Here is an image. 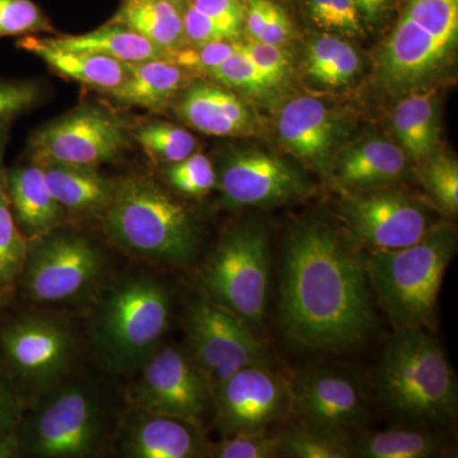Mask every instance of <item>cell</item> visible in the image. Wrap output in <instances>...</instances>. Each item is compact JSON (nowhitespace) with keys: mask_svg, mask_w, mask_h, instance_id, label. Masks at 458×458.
I'll return each mask as SVG.
<instances>
[{"mask_svg":"<svg viewBox=\"0 0 458 458\" xmlns=\"http://www.w3.org/2000/svg\"><path fill=\"white\" fill-rule=\"evenodd\" d=\"M176 113L195 131L213 137H236L252 128L245 102L227 87L195 82L183 90Z\"/></svg>","mask_w":458,"mask_h":458,"instance_id":"cell-20","label":"cell"},{"mask_svg":"<svg viewBox=\"0 0 458 458\" xmlns=\"http://www.w3.org/2000/svg\"><path fill=\"white\" fill-rule=\"evenodd\" d=\"M131 390L135 410L188 421L201 428L213 403L209 385L194 361L174 346H159Z\"/></svg>","mask_w":458,"mask_h":458,"instance_id":"cell-12","label":"cell"},{"mask_svg":"<svg viewBox=\"0 0 458 458\" xmlns=\"http://www.w3.org/2000/svg\"><path fill=\"white\" fill-rule=\"evenodd\" d=\"M171 2L176 3V4H179L181 7H182V5H186V3H188L189 0H171Z\"/></svg>","mask_w":458,"mask_h":458,"instance_id":"cell-50","label":"cell"},{"mask_svg":"<svg viewBox=\"0 0 458 458\" xmlns=\"http://www.w3.org/2000/svg\"><path fill=\"white\" fill-rule=\"evenodd\" d=\"M5 191L18 228L27 240L45 236L64 221V208L54 198L41 165H18L5 171Z\"/></svg>","mask_w":458,"mask_h":458,"instance_id":"cell-21","label":"cell"},{"mask_svg":"<svg viewBox=\"0 0 458 458\" xmlns=\"http://www.w3.org/2000/svg\"><path fill=\"white\" fill-rule=\"evenodd\" d=\"M209 75L227 89H238L251 95H258L270 89L259 72L258 66L246 53L243 45H241L240 49L233 55L229 56Z\"/></svg>","mask_w":458,"mask_h":458,"instance_id":"cell-41","label":"cell"},{"mask_svg":"<svg viewBox=\"0 0 458 458\" xmlns=\"http://www.w3.org/2000/svg\"><path fill=\"white\" fill-rule=\"evenodd\" d=\"M360 69V59L357 51L336 36H318L307 47V75L321 86H345Z\"/></svg>","mask_w":458,"mask_h":458,"instance_id":"cell-31","label":"cell"},{"mask_svg":"<svg viewBox=\"0 0 458 458\" xmlns=\"http://www.w3.org/2000/svg\"><path fill=\"white\" fill-rule=\"evenodd\" d=\"M291 410L303 427L351 439L366 427L369 405L360 384L331 367L300 370L289 384Z\"/></svg>","mask_w":458,"mask_h":458,"instance_id":"cell-14","label":"cell"},{"mask_svg":"<svg viewBox=\"0 0 458 458\" xmlns=\"http://www.w3.org/2000/svg\"><path fill=\"white\" fill-rule=\"evenodd\" d=\"M29 240L18 228L7 191L0 198V288H9L25 267Z\"/></svg>","mask_w":458,"mask_h":458,"instance_id":"cell-34","label":"cell"},{"mask_svg":"<svg viewBox=\"0 0 458 458\" xmlns=\"http://www.w3.org/2000/svg\"><path fill=\"white\" fill-rule=\"evenodd\" d=\"M207 456L216 458H273L280 456L278 436L267 430L227 434L218 443L208 445Z\"/></svg>","mask_w":458,"mask_h":458,"instance_id":"cell-39","label":"cell"},{"mask_svg":"<svg viewBox=\"0 0 458 458\" xmlns=\"http://www.w3.org/2000/svg\"><path fill=\"white\" fill-rule=\"evenodd\" d=\"M340 210L349 233L370 252L414 245L434 225L420 201L397 190L352 191L344 199Z\"/></svg>","mask_w":458,"mask_h":458,"instance_id":"cell-13","label":"cell"},{"mask_svg":"<svg viewBox=\"0 0 458 458\" xmlns=\"http://www.w3.org/2000/svg\"><path fill=\"white\" fill-rule=\"evenodd\" d=\"M458 0H405L378 54V75L391 90H417L445 71L456 49Z\"/></svg>","mask_w":458,"mask_h":458,"instance_id":"cell-6","label":"cell"},{"mask_svg":"<svg viewBox=\"0 0 458 458\" xmlns=\"http://www.w3.org/2000/svg\"><path fill=\"white\" fill-rule=\"evenodd\" d=\"M21 420V409L16 397L0 378V430L14 432Z\"/></svg>","mask_w":458,"mask_h":458,"instance_id":"cell-45","label":"cell"},{"mask_svg":"<svg viewBox=\"0 0 458 458\" xmlns=\"http://www.w3.org/2000/svg\"><path fill=\"white\" fill-rule=\"evenodd\" d=\"M292 23L284 9L267 0V12H265L264 23H262L260 36L258 41L264 44L283 47L292 38Z\"/></svg>","mask_w":458,"mask_h":458,"instance_id":"cell-44","label":"cell"},{"mask_svg":"<svg viewBox=\"0 0 458 458\" xmlns=\"http://www.w3.org/2000/svg\"><path fill=\"white\" fill-rule=\"evenodd\" d=\"M352 454L361 458H429L439 456L443 442L428 428H399L363 434L352 441Z\"/></svg>","mask_w":458,"mask_h":458,"instance_id":"cell-30","label":"cell"},{"mask_svg":"<svg viewBox=\"0 0 458 458\" xmlns=\"http://www.w3.org/2000/svg\"><path fill=\"white\" fill-rule=\"evenodd\" d=\"M366 256L349 231L321 218L295 225L285 240L279 325L297 348L343 352L376 325Z\"/></svg>","mask_w":458,"mask_h":458,"instance_id":"cell-1","label":"cell"},{"mask_svg":"<svg viewBox=\"0 0 458 458\" xmlns=\"http://www.w3.org/2000/svg\"><path fill=\"white\" fill-rule=\"evenodd\" d=\"M241 44L236 41H213L205 44L183 45L180 49L171 51L167 59L188 72L210 74L214 69L223 64L229 56L233 55Z\"/></svg>","mask_w":458,"mask_h":458,"instance_id":"cell-40","label":"cell"},{"mask_svg":"<svg viewBox=\"0 0 458 458\" xmlns=\"http://www.w3.org/2000/svg\"><path fill=\"white\" fill-rule=\"evenodd\" d=\"M385 408L415 427H442L457 415L456 377L445 352L426 328L397 330L376 369Z\"/></svg>","mask_w":458,"mask_h":458,"instance_id":"cell-2","label":"cell"},{"mask_svg":"<svg viewBox=\"0 0 458 458\" xmlns=\"http://www.w3.org/2000/svg\"><path fill=\"white\" fill-rule=\"evenodd\" d=\"M182 11L171 0H123L110 22L125 26L168 55L185 45Z\"/></svg>","mask_w":458,"mask_h":458,"instance_id":"cell-27","label":"cell"},{"mask_svg":"<svg viewBox=\"0 0 458 458\" xmlns=\"http://www.w3.org/2000/svg\"><path fill=\"white\" fill-rule=\"evenodd\" d=\"M129 146L128 126L107 108L82 105L42 126L29 143L31 164L98 168Z\"/></svg>","mask_w":458,"mask_h":458,"instance_id":"cell-10","label":"cell"},{"mask_svg":"<svg viewBox=\"0 0 458 458\" xmlns=\"http://www.w3.org/2000/svg\"><path fill=\"white\" fill-rule=\"evenodd\" d=\"M8 288H0V307L8 301Z\"/></svg>","mask_w":458,"mask_h":458,"instance_id":"cell-49","label":"cell"},{"mask_svg":"<svg viewBox=\"0 0 458 458\" xmlns=\"http://www.w3.org/2000/svg\"><path fill=\"white\" fill-rule=\"evenodd\" d=\"M212 394L216 428L223 436L267 430L291 410L289 384L270 367L237 370Z\"/></svg>","mask_w":458,"mask_h":458,"instance_id":"cell-16","label":"cell"},{"mask_svg":"<svg viewBox=\"0 0 458 458\" xmlns=\"http://www.w3.org/2000/svg\"><path fill=\"white\" fill-rule=\"evenodd\" d=\"M188 73L167 57L129 63L128 77L107 96L123 106L159 110L185 87Z\"/></svg>","mask_w":458,"mask_h":458,"instance_id":"cell-24","label":"cell"},{"mask_svg":"<svg viewBox=\"0 0 458 458\" xmlns=\"http://www.w3.org/2000/svg\"><path fill=\"white\" fill-rule=\"evenodd\" d=\"M47 38L63 49L87 51V53L114 57L123 63H140L167 57L164 50L157 47L147 38H141L125 26L113 22H108L107 25L83 35L56 36V38Z\"/></svg>","mask_w":458,"mask_h":458,"instance_id":"cell-28","label":"cell"},{"mask_svg":"<svg viewBox=\"0 0 458 458\" xmlns=\"http://www.w3.org/2000/svg\"><path fill=\"white\" fill-rule=\"evenodd\" d=\"M38 33H55V29L35 0H0V38Z\"/></svg>","mask_w":458,"mask_h":458,"instance_id":"cell-35","label":"cell"},{"mask_svg":"<svg viewBox=\"0 0 458 458\" xmlns=\"http://www.w3.org/2000/svg\"><path fill=\"white\" fill-rule=\"evenodd\" d=\"M102 218L116 245L148 260L182 267L198 254L200 240L191 213L147 176L116 181Z\"/></svg>","mask_w":458,"mask_h":458,"instance_id":"cell-4","label":"cell"},{"mask_svg":"<svg viewBox=\"0 0 458 458\" xmlns=\"http://www.w3.org/2000/svg\"><path fill=\"white\" fill-rule=\"evenodd\" d=\"M12 369L30 387L47 393L64 378L74 358V337L57 319L32 316L0 334Z\"/></svg>","mask_w":458,"mask_h":458,"instance_id":"cell-15","label":"cell"},{"mask_svg":"<svg viewBox=\"0 0 458 458\" xmlns=\"http://www.w3.org/2000/svg\"><path fill=\"white\" fill-rule=\"evenodd\" d=\"M101 271L102 256L87 238L53 231L29 241L21 278L33 302L64 303L87 293Z\"/></svg>","mask_w":458,"mask_h":458,"instance_id":"cell-11","label":"cell"},{"mask_svg":"<svg viewBox=\"0 0 458 458\" xmlns=\"http://www.w3.org/2000/svg\"><path fill=\"white\" fill-rule=\"evenodd\" d=\"M228 207H265L303 197L310 190L300 170L262 150H238L225 158L216 181Z\"/></svg>","mask_w":458,"mask_h":458,"instance_id":"cell-17","label":"cell"},{"mask_svg":"<svg viewBox=\"0 0 458 458\" xmlns=\"http://www.w3.org/2000/svg\"><path fill=\"white\" fill-rule=\"evenodd\" d=\"M9 126H0V198L5 192V171L3 167V159H4L5 147H7L9 137Z\"/></svg>","mask_w":458,"mask_h":458,"instance_id":"cell-48","label":"cell"},{"mask_svg":"<svg viewBox=\"0 0 458 458\" xmlns=\"http://www.w3.org/2000/svg\"><path fill=\"white\" fill-rule=\"evenodd\" d=\"M405 153L400 147L379 137H369L346 148L336 162L335 177L352 191L385 189L405 174Z\"/></svg>","mask_w":458,"mask_h":458,"instance_id":"cell-23","label":"cell"},{"mask_svg":"<svg viewBox=\"0 0 458 458\" xmlns=\"http://www.w3.org/2000/svg\"><path fill=\"white\" fill-rule=\"evenodd\" d=\"M120 448L131 458H192L207 454L201 428L180 419L135 410L123 429Z\"/></svg>","mask_w":458,"mask_h":458,"instance_id":"cell-19","label":"cell"},{"mask_svg":"<svg viewBox=\"0 0 458 458\" xmlns=\"http://www.w3.org/2000/svg\"><path fill=\"white\" fill-rule=\"evenodd\" d=\"M280 140L289 152L321 174L330 170L337 138V123L324 102L297 98L280 111Z\"/></svg>","mask_w":458,"mask_h":458,"instance_id":"cell-18","label":"cell"},{"mask_svg":"<svg viewBox=\"0 0 458 458\" xmlns=\"http://www.w3.org/2000/svg\"><path fill=\"white\" fill-rule=\"evenodd\" d=\"M131 135L158 164H176L197 150V140L185 129L170 123H144Z\"/></svg>","mask_w":458,"mask_h":458,"instance_id":"cell-32","label":"cell"},{"mask_svg":"<svg viewBox=\"0 0 458 458\" xmlns=\"http://www.w3.org/2000/svg\"><path fill=\"white\" fill-rule=\"evenodd\" d=\"M243 47L258 66L269 89L278 86L285 80L289 72V59L282 47L251 40L243 45Z\"/></svg>","mask_w":458,"mask_h":458,"instance_id":"cell-43","label":"cell"},{"mask_svg":"<svg viewBox=\"0 0 458 458\" xmlns=\"http://www.w3.org/2000/svg\"><path fill=\"white\" fill-rule=\"evenodd\" d=\"M306 7L313 22L327 31L364 35V22L354 0H306Z\"/></svg>","mask_w":458,"mask_h":458,"instance_id":"cell-38","label":"cell"},{"mask_svg":"<svg viewBox=\"0 0 458 458\" xmlns=\"http://www.w3.org/2000/svg\"><path fill=\"white\" fill-rule=\"evenodd\" d=\"M423 164V180L428 191L441 209L450 214H456L458 210L456 159L443 153H436Z\"/></svg>","mask_w":458,"mask_h":458,"instance_id":"cell-37","label":"cell"},{"mask_svg":"<svg viewBox=\"0 0 458 458\" xmlns=\"http://www.w3.org/2000/svg\"><path fill=\"white\" fill-rule=\"evenodd\" d=\"M456 249L454 228L438 223L414 245L370 252L366 262L373 295L394 330L436 325L443 276Z\"/></svg>","mask_w":458,"mask_h":458,"instance_id":"cell-3","label":"cell"},{"mask_svg":"<svg viewBox=\"0 0 458 458\" xmlns=\"http://www.w3.org/2000/svg\"><path fill=\"white\" fill-rule=\"evenodd\" d=\"M107 412L98 394L83 384L56 388L27 423L25 445L41 458H87L107 442Z\"/></svg>","mask_w":458,"mask_h":458,"instance_id":"cell-8","label":"cell"},{"mask_svg":"<svg viewBox=\"0 0 458 458\" xmlns=\"http://www.w3.org/2000/svg\"><path fill=\"white\" fill-rule=\"evenodd\" d=\"M183 33L190 44L236 41L245 25L243 0H189L182 11Z\"/></svg>","mask_w":458,"mask_h":458,"instance_id":"cell-29","label":"cell"},{"mask_svg":"<svg viewBox=\"0 0 458 458\" xmlns=\"http://www.w3.org/2000/svg\"><path fill=\"white\" fill-rule=\"evenodd\" d=\"M394 137L406 156L424 162L437 153L439 113L436 90L420 89L401 99L394 108Z\"/></svg>","mask_w":458,"mask_h":458,"instance_id":"cell-26","label":"cell"},{"mask_svg":"<svg viewBox=\"0 0 458 458\" xmlns=\"http://www.w3.org/2000/svg\"><path fill=\"white\" fill-rule=\"evenodd\" d=\"M165 179L172 188L186 197H204L216 186V172L203 153L194 152L176 164L167 165Z\"/></svg>","mask_w":458,"mask_h":458,"instance_id":"cell-36","label":"cell"},{"mask_svg":"<svg viewBox=\"0 0 458 458\" xmlns=\"http://www.w3.org/2000/svg\"><path fill=\"white\" fill-rule=\"evenodd\" d=\"M41 167L54 198L68 212L102 216L114 197L116 181L102 176L98 168L64 165Z\"/></svg>","mask_w":458,"mask_h":458,"instance_id":"cell-25","label":"cell"},{"mask_svg":"<svg viewBox=\"0 0 458 458\" xmlns=\"http://www.w3.org/2000/svg\"><path fill=\"white\" fill-rule=\"evenodd\" d=\"M280 456L292 458H349L352 439L318 432L310 428H289L278 434Z\"/></svg>","mask_w":458,"mask_h":458,"instance_id":"cell-33","label":"cell"},{"mask_svg":"<svg viewBox=\"0 0 458 458\" xmlns=\"http://www.w3.org/2000/svg\"><path fill=\"white\" fill-rule=\"evenodd\" d=\"M22 452L20 438L14 432L0 430V458L18 457Z\"/></svg>","mask_w":458,"mask_h":458,"instance_id":"cell-47","label":"cell"},{"mask_svg":"<svg viewBox=\"0 0 458 458\" xmlns=\"http://www.w3.org/2000/svg\"><path fill=\"white\" fill-rule=\"evenodd\" d=\"M17 47L40 57L57 75L105 95L117 89L128 77L129 63L87 51L63 49L47 38L25 36L18 40Z\"/></svg>","mask_w":458,"mask_h":458,"instance_id":"cell-22","label":"cell"},{"mask_svg":"<svg viewBox=\"0 0 458 458\" xmlns=\"http://www.w3.org/2000/svg\"><path fill=\"white\" fill-rule=\"evenodd\" d=\"M186 330L190 358L203 373L212 394L237 370L270 367V352L254 331L207 293L198 295L190 304Z\"/></svg>","mask_w":458,"mask_h":458,"instance_id":"cell-9","label":"cell"},{"mask_svg":"<svg viewBox=\"0 0 458 458\" xmlns=\"http://www.w3.org/2000/svg\"><path fill=\"white\" fill-rule=\"evenodd\" d=\"M171 315L172 293L164 283L147 276L120 280L96 312L93 351L114 373L140 369L161 346Z\"/></svg>","mask_w":458,"mask_h":458,"instance_id":"cell-5","label":"cell"},{"mask_svg":"<svg viewBox=\"0 0 458 458\" xmlns=\"http://www.w3.org/2000/svg\"><path fill=\"white\" fill-rule=\"evenodd\" d=\"M271 273L267 229L243 222L229 229L201 270L205 293L259 330L267 313ZM255 333V331H254Z\"/></svg>","mask_w":458,"mask_h":458,"instance_id":"cell-7","label":"cell"},{"mask_svg":"<svg viewBox=\"0 0 458 458\" xmlns=\"http://www.w3.org/2000/svg\"><path fill=\"white\" fill-rule=\"evenodd\" d=\"M41 86L35 81L0 80V126L12 125L40 102Z\"/></svg>","mask_w":458,"mask_h":458,"instance_id":"cell-42","label":"cell"},{"mask_svg":"<svg viewBox=\"0 0 458 458\" xmlns=\"http://www.w3.org/2000/svg\"><path fill=\"white\" fill-rule=\"evenodd\" d=\"M361 20L366 23H375L384 14L388 0H354Z\"/></svg>","mask_w":458,"mask_h":458,"instance_id":"cell-46","label":"cell"}]
</instances>
